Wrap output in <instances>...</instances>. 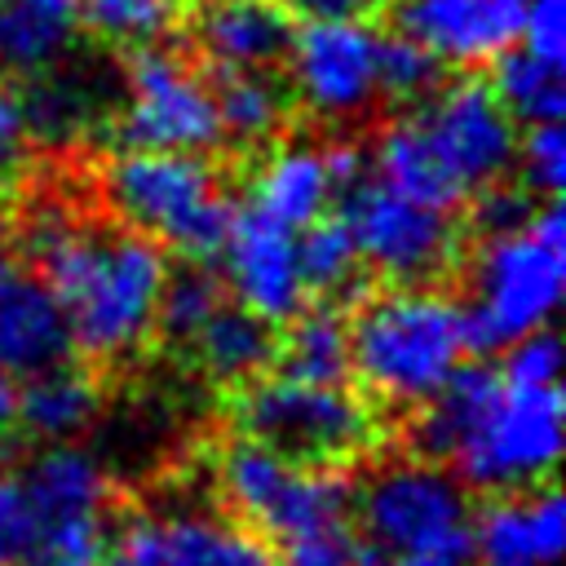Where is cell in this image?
Returning a JSON list of instances; mask_svg holds the SVG:
<instances>
[{"label":"cell","instance_id":"obj_1","mask_svg":"<svg viewBox=\"0 0 566 566\" xmlns=\"http://www.w3.org/2000/svg\"><path fill=\"white\" fill-rule=\"evenodd\" d=\"M411 411L416 455L447 464L469 491H526L562 460L557 385H517L486 363H460Z\"/></svg>","mask_w":566,"mask_h":566},{"label":"cell","instance_id":"obj_2","mask_svg":"<svg viewBox=\"0 0 566 566\" xmlns=\"http://www.w3.org/2000/svg\"><path fill=\"white\" fill-rule=\"evenodd\" d=\"M44 287L57 296L71 345L93 363H124L155 336L164 248L133 226H80L62 212H35L22 230Z\"/></svg>","mask_w":566,"mask_h":566},{"label":"cell","instance_id":"obj_3","mask_svg":"<svg viewBox=\"0 0 566 566\" xmlns=\"http://www.w3.org/2000/svg\"><path fill=\"white\" fill-rule=\"evenodd\" d=\"M111 539V478L80 442L0 464V566H102Z\"/></svg>","mask_w":566,"mask_h":566},{"label":"cell","instance_id":"obj_4","mask_svg":"<svg viewBox=\"0 0 566 566\" xmlns=\"http://www.w3.org/2000/svg\"><path fill=\"white\" fill-rule=\"evenodd\" d=\"M349 318V376L385 407H420L464 358V310L442 287L389 283L358 292Z\"/></svg>","mask_w":566,"mask_h":566},{"label":"cell","instance_id":"obj_5","mask_svg":"<svg viewBox=\"0 0 566 566\" xmlns=\"http://www.w3.org/2000/svg\"><path fill=\"white\" fill-rule=\"evenodd\" d=\"M349 509L371 566H473L469 486L429 455L380 460Z\"/></svg>","mask_w":566,"mask_h":566},{"label":"cell","instance_id":"obj_6","mask_svg":"<svg viewBox=\"0 0 566 566\" xmlns=\"http://www.w3.org/2000/svg\"><path fill=\"white\" fill-rule=\"evenodd\" d=\"M566 283V217L557 199H544L522 230L478 243L469 265L464 336L469 354H495L517 336L548 327Z\"/></svg>","mask_w":566,"mask_h":566},{"label":"cell","instance_id":"obj_7","mask_svg":"<svg viewBox=\"0 0 566 566\" xmlns=\"http://www.w3.org/2000/svg\"><path fill=\"white\" fill-rule=\"evenodd\" d=\"M102 195L124 226L186 261H217L234 217L217 168L186 150H115L102 164Z\"/></svg>","mask_w":566,"mask_h":566},{"label":"cell","instance_id":"obj_8","mask_svg":"<svg viewBox=\"0 0 566 566\" xmlns=\"http://www.w3.org/2000/svg\"><path fill=\"white\" fill-rule=\"evenodd\" d=\"M239 438H252L296 464L340 469L380 442V420L367 394L345 380H301L287 371H261L239 385L230 402Z\"/></svg>","mask_w":566,"mask_h":566},{"label":"cell","instance_id":"obj_9","mask_svg":"<svg viewBox=\"0 0 566 566\" xmlns=\"http://www.w3.org/2000/svg\"><path fill=\"white\" fill-rule=\"evenodd\" d=\"M332 203H340L336 217L349 226L363 270L385 283L429 287L460 265V212L433 208L371 168L349 177Z\"/></svg>","mask_w":566,"mask_h":566},{"label":"cell","instance_id":"obj_10","mask_svg":"<svg viewBox=\"0 0 566 566\" xmlns=\"http://www.w3.org/2000/svg\"><path fill=\"white\" fill-rule=\"evenodd\" d=\"M217 491L265 539H296L340 526L349 513V482L336 469L296 464L252 438H234L217 455Z\"/></svg>","mask_w":566,"mask_h":566},{"label":"cell","instance_id":"obj_11","mask_svg":"<svg viewBox=\"0 0 566 566\" xmlns=\"http://www.w3.org/2000/svg\"><path fill=\"white\" fill-rule=\"evenodd\" d=\"M119 150H186L226 146L212 84L168 44L133 49L124 66V111L111 124Z\"/></svg>","mask_w":566,"mask_h":566},{"label":"cell","instance_id":"obj_12","mask_svg":"<svg viewBox=\"0 0 566 566\" xmlns=\"http://www.w3.org/2000/svg\"><path fill=\"white\" fill-rule=\"evenodd\" d=\"M407 124L416 128L424 155L460 199L513 172L517 119L500 106L491 80L482 75H460L451 84H438L429 97H420L407 111Z\"/></svg>","mask_w":566,"mask_h":566},{"label":"cell","instance_id":"obj_13","mask_svg":"<svg viewBox=\"0 0 566 566\" xmlns=\"http://www.w3.org/2000/svg\"><path fill=\"white\" fill-rule=\"evenodd\" d=\"M376 40L380 35L367 22H296L283 57L292 102L332 124L358 119L380 97Z\"/></svg>","mask_w":566,"mask_h":566},{"label":"cell","instance_id":"obj_14","mask_svg":"<svg viewBox=\"0 0 566 566\" xmlns=\"http://www.w3.org/2000/svg\"><path fill=\"white\" fill-rule=\"evenodd\" d=\"M217 261L226 296L274 327H283L310 301L296 265V230L270 221L256 208H234Z\"/></svg>","mask_w":566,"mask_h":566},{"label":"cell","instance_id":"obj_15","mask_svg":"<svg viewBox=\"0 0 566 566\" xmlns=\"http://www.w3.org/2000/svg\"><path fill=\"white\" fill-rule=\"evenodd\" d=\"M398 35L429 49L442 66L478 71L522 44V0H385Z\"/></svg>","mask_w":566,"mask_h":566},{"label":"cell","instance_id":"obj_16","mask_svg":"<svg viewBox=\"0 0 566 566\" xmlns=\"http://www.w3.org/2000/svg\"><path fill=\"white\" fill-rule=\"evenodd\" d=\"M186 31L203 66L226 71H279L292 49V13L279 0H199L186 9Z\"/></svg>","mask_w":566,"mask_h":566},{"label":"cell","instance_id":"obj_17","mask_svg":"<svg viewBox=\"0 0 566 566\" xmlns=\"http://www.w3.org/2000/svg\"><path fill=\"white\" fill-rule=\"evenodd\" d=\"M155 566H274L270 539L208 504H172L146 517Z\"/></svg>","mask_w":566,"mask_h":566},{"label":"cell","instance_id":"obj_18","mask_svg":"<svg viewBox=\"0 0 566 566\" xmlns=\"http://www.w3.org/2000/svg\"><path fill=\"white\" fill-rule=\"evenodd\" d=\"M562 548H566V504L548 482L491 495L473 513V557L557 566Z\"/></svg>","mask_w":566,"mask_h":566},{"label":"cell","instance_id":"obj_19","mask_svg":"<svg viewBox=\"0 0 566 566\" xmlns=\"http://www.w3.org/2000/svg\"><path fill=\"white\" fill-rule=\"evenodd\" d=\"M71 327L57 296L40 274H22L18 265L0 279V371L27 380L57 363H71Z\"/></svg>","mask_w":566,"mask_h":566},{"label":"cell","instance_id":"obj_20","mask_svg":"<svg viewBox=\"0 0 566 566\" xmlns=\"http://www.w3.org/2000/svg\"><path fill=\"white\" fill-rule=\"evenodd\" d=\"M332 199H336V181L327 168V146L283 142L256 164L243 203L287 230H305L310 221H318L332 208Z\"/></svg>","mask_w":566,"mask_h":566},{"label":"cell","instance_id":"obj_21","mask_svg":"<svg viewBox=\"0 0 566 566\" xmlns=\"http://www.w3.org/2000/svg\"><path fill=\"white\" fill-rule=\"evenodd\" d=\"M84 0H0V80H31L49 66H57L84 22Z\"/></svg>","mask_w":566,"mask_h":566},{"label":"cell","instance_id":"obj_22","mask_svg":"<svg viewBox=\"0 0 566 566\" xmlns=\"http://www.w3.org/2000/svg\"><path fill=\"white\" fill-rule=\"evenodd\" d=\"M102 411V389L88 371L57 363L22 380L13 402V429H27L35 442H80Z\"/></svg>","mask_w":566,"mask_h":566},{"label":"cell","instance_id":"obj_23","mask_svg":"<svg viewBox=\"0 0 566 566\" xmlns=\"http://www.w3.org/2000/svg\"><path fill=\"white\" fill-rule=\"evenodd\" d=\"M190 358L199 363V371L217 385H248L261 371L274 367V349H279V332L274 323H265L261 314L234 305L230 296L208 314V323L190 336Z\"/></svg>","mask_w":566,"mask_h":566},{"label":"cell","instance_id":"obj_24","mask_svg":"<svg viewBox=\"0 0 566 566\" xmlns=\"http://www.w3.org/2000/svg\"><path fill=\"white\" fill-rule=\"evenodd\" d=\"M221 137L239 150H256L274 142L292 115V88L279 71H226L212 84Z\"/></svg>","mask_w":566,"mask_h":566},{"label":"cell","instance_id":"obj_25","mask_svg":"<svg viewBox=\"0 0 566 566\" xmlns=\"http://www.w3.org/2000/svg\"><path fill=\"white\" fill-rule=\"evenodd\" d=\"M274 363L301 380H349V318L336 301L301 305L279 336Z\"/></svg>","mask_w":566,"mask_h":566},{"label":"cell","instance_id":"obj_26","mask_svg":"<svg viewBox=\"0 0 566 566\" xmlns=\"http://www.w3.org/2000/svg\"><path fill=\"white\" fill-rule=\"evenodd\" d=\"M491 88L500 97V106L517 119V124H544V119H562L566 111V84H562V62L531 53L526 44H513L504 57L491 62Z\"/></svg>","mask_w":566,"mask_h":566},{"label":"cell","instance_id":"obj_27","mask_svg":"<svg viewBox=\"0 0 566 566\" xmlns=\"http://www.w3.org/2000/svg\"><path fill=\"white\" fill-rule=\"evenodd\" d=\"M296 265H301V283L310 296H354L358 292V248L349 226L336 212H323L318 221H310L305 230H296Z\"/></svg>","mask_w":566,"mask_h":566},{"label":"cell","instance_id":"obj_28","mask_svg":"<svg viewBox=\"0 0 566 566\" xmlns=\"http://www.w3.org/2000/svg\"><path fill=\"white\" fill-rule=\"evenodd\" d=\"M186 0H84L80 22L111 49H150L168 44V35L181 27Z\"/></svg>","mask_w":566,"mask_h":566},{"label":"cell","instance_id":"obj_29","mask_svg":"<svg viewBox=\"0 0 566 566\" xmlns=\"http://www.w3.org/2000/svg\"><path fill=\"white\" fill-rule=\"evenodd\" d=\"M212 261H186L181 270L164 274L159 287V310H155V336H164L168 345H190V336L208 323V314L226 301V283L217 270H208Z\"/></svg>","mask_w":566,"mask_h":566},{"label":"cell","instance_id":"obj_30","mask_svg":"<svg viewBox=\"0 0 566 566\" xmlns=\"http://www.w3.org/2000/svg\"><path fill=\"white\" fill-rule=\"evenodd\" d=\"M442 62L420 49L416 40L407 35H380L376 40V93L385 102H402V106H416L420 97H429L438 84H442Z\"/></svg>","mask_w":566,"mask_h":566},{"label":"cell","instance_id":"obj_31","mask_svg":"<svg viewBox=\"0 0 566 566\" xmlns=\"http://www.w3.org/2000/svg\"><path fill=\"white\" fill-rule=\"evenodd\" d=\"M513 164H517L522 186L531 195L557 199L562 195V181H566V133H562V119L526 124V133H517Z\"/></svg>","mask_w":566,"mask_h":566},{"label":"cell","instance_id":"obj_32","mask_svg":"<svg viewBox=\"0 0 566 566\" xmlns=\"http://www.w3.org/2000/svg\"><path fill=\"white\" fill-rule=\"evenodd\" d=\"M539 203H544L539 195H531L522 181H509V177L486 181V186H478V190L464 199V208H469V226H473L478 239L522 230V226L535 217Z\"/></svg>","mask_w":566,"mask_h":566},{"label":"cell","instance_id":"obj_33","mask_svg":"<svg viewBox=\"0 0 566 566\" xmlns=\"http://www.w3.org/2000/svg\"><path fill=\"white\" fill-rule=\"evenodd\" d=\"M504 380L517 385H557L562 376V340L553 327H535L526 336H517L513 345H504Z\"/></svg>","mask_w":566,"mask_h":566},{"label":"cell","instance_id":"obj_34","mask_svg":"<svg viewBox=\"0 0 566 566\" xmlns=\"http://www.w3.org/2000/svg\"><path fill=\"white\" fill-rule=\"evenodd\" d=\"M274 566H371L358 535L340 526L314 531V535H296L283 544V557H274Z\"/></svg>","mask_w":566,"mask_h":566},{"label":"cell","instance_id":"obj_35","mask_svg":"<svg viewBox=\"0 0 566 566\" xmlns=\"http://www.w3.org/2000/svg\"><path fill=\"white\" fill-rule=\"evenodd\" d=\"M522 44L539 57L566 62V0H522Z\"/></svg>","mask_w":566,"mask_h":566},{"label":"cell","instance_id":"obj_36","mask_svg":"<svg viewBox=\"0 0 566 566\" xmlns=\"http://www.w3.org/2000/svg\"><path fill=\"white\" fill-rule=\"evenodd\" d=\"M22 159H27V128L18 115L13 93L0 88V203L13 195L18 177H22Z\"/></svg>","mask_w":566,"mask_h":566},{"label":"cell","instance_id":"obj_37","mask_svg":"<svg viewBox=\"0 0 566 566\" xmlns=\"http://www.w3.org/2000/svg\"><path fill=\"white\" fill-rule=\"evenodd\" d=\"M292 22H367L385 9V0H279Z\"/></svg>","mask_w":566,"mask_h":566},{"label":"cell","instance_id":"obj_38","mask_svg":"<svg viewBox=\"0 0 566 566\" xmlns=\"http://www.w3.org/2000/svg\"><path fill=\"white\" fill-rule=\"evenodd\" d=\"M102 566H155L150 539H146V517H133L119 531V539H111V553H106Z\"/></svg>","mask_w":566,"mask_h":566},{"label":"cell","instance_id":"obj_39","mask_svg":"<svg viewBox=\"0 0 566 566\" xmlns=\"http://www.w3.org/2000/svg\"><path fill=\"white\" fill-rule=\"evenodd\" d=\"M13 402H18V385H13V376L0 371V442L13 433Z\"/></svg>","mask_w":566,"mask_h":566},{"label":"cell","instance_id":"obj_40","mask_svg":"<svg viewBox=\"0 0 566 566\" xmlns=\"http://www.w3.org/2000/svg\"><path fill=\"white\" fill-rule=\"evenodd\" d=\"M473 566H535V562H491V557H473Z\"/></svg>","mask_w":566,"mask_h":566},{"label":"cell","instance_id":"obj_41","mask_svg":"<svg viewBox=\"0 0 566 566\" xmlns=\"http://www.w3.org/2000/svg\"><path fill=\"white\" fill-rule=\"evenodd\" d=\"M9 270H13V261H9V256H4V252H0V279H4V274H9Z\"/></svg>","mask_w":566,"mask_h":566}]
</instances>
